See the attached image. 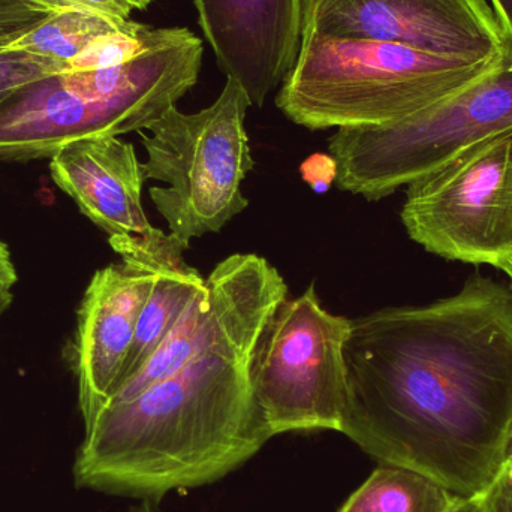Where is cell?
<instances>
[{"label":"cell","mask_w":512,"mask_h":512,"mask_svg":"<svg viewBox=\"0 0 512 512\" xmlns=\"http://www.w3.org/2000/svg\"><path fill=\"white\" fill-rule=\"evenodd\" d=\"M342 433L379 465L483 495L512 432V289L474 274L456 295L352 319Z\"/></svg>","instance_id":"1"},{"label":"cell","mask_w":512,"mask_h":512,"mask_svg":"<svg viewBox=\"0 0 512 512\" xmlns=\"http://www.w3.org/2000/svg\"><path fill=\"white\" fill-rule=\"evenodd\" d=\"M262 327L206 349L135 399L102 409L75 453L78 489L152 499L222 480L271 435L252 361Z\"/></svg>","instance_id":"2"},{"label":"cell","mask_w":512,"mask_h":512,"mask_svg":"<svg viewBox=\"0 0 512 512\" xmlns=\"http://www.w3.org/2000/svg\"><path fill=\"white\" fill-rule=\"evenodd\" d=\"M502 57L471 62L396 42L303 32L276 105L310 131L391 125L483 80Z\"/></svg>","instance_id":"3"},{"label":"cell","mask_w":512,"mask_h":512,"mask_svg":"<svg viewBox=\"0 0 512 512\" xmlns=\"http://www.w3.org/2000/svg\"><path fill=\"white\" fill-rule=\"evenodd\" d=\"M252 107L248 93L227 78L219 98L198 113L177 107L140 132L147 153L149 194L167 221L170 234L189 245L195 237L218 233L248 207L242 183L254 170L245 120Z\"/></svg>","instance_id":"4"},{"label":"cell","mask_w":512,"mask_h":512,"mask_svg":"<svg viewBox=\"0 0 512 512\" xmlns=\"http://www.w3.org/2000/svg\"><path fill=\"white\" fill-rule=\"evenodd\" d=\"M512 137V39L483 80L402 122L337 129L328 141L342 191L378 201L460 153Z\"/></svg>","instance_id":"5"},{"label":"cell","mask_w":512,"mask_h":512,"mask_svg":"<svg viewBox=\"0 0 512 512\" xmlns=\"http://www.w3.org/2000/svg\"><path fill=\"white\" fill-rule=\"evenodd\" d=\"M351 321L325 310L313 283L276 307L252 361V387L271 438L342 433L348 408L343 349Z\"/></svg>","instance_id":"6"},{"label":"cell","mask_w":512,"mask_h":512,"mask_svg":"<svg viewBox=\"0 0 512 512\" xmlns=\"http://www.w3.org/2000/svg\"><path fill=\"white\" fill-rule=\"evenodd\" d=\"M400 216L430 254L492 265L512 280V137L471 147L409 183Z\"/></svg>","instance_id":"7"},{"label":"cell","mask_w":512,"mask_h":512,"mask_svg":"<svg viewBox=\"0 0 512 512\" xmlns=\"http://www.w3.org/2000/svg\"><path fill=\"white\" fill-rule=\"evenodd\" d=\"M158 233L146 239L110 237L122 256L93 274L80 309L72 345V369L84 426L113 399L122 384L138 319L155 283L153 251L167 240Z\"/></svg>","instance_id":"8"},{"label":"cell","mask_w":512,"mask_h":512,"mask_svg":"<svg viewBox=\"0 0 512 512\" xmlns=\"http://www.w3.org/2000/svg\"><path fill=\"white\" fill-rule=\"evenodd\" d=\"M303 32L396 42L471 62L511 41L487 0H304Z\"/></svg>","instance_id":"9"},{"label":"cell","mask_w":512,"mask_h":512,"mask_svg":"<svg viewBox=\"0 0 512 512\" xmlns=\"http://www.w3.org/2000/svg\"><path fill=\"white\" fill-rule=\"evenodd\" d=\"M198 24L227 78L261 108L300 51L304 0H194Z\"/></svg>","instance_id":"10"},{"label":"cell","mask_w":512,"mask_h":512,"mask_svg":"<svg viewBox=\"0 0 512 512\" xmlns=\"http://www.w3.org/2000/svg\"><path fill=\"white\" fill-rule=\"evenodd\" d=\"M50 173L57 188L108 236L144 239L158 231L144 213L146 176L131 143L119 137L74 141L50 159Z\"/></svg>","instance_id":"11"},{"label":"cell","mask_w":512,"mask_h":512,"mask_svg":"<svg viewBox=\"0 0 512 512\" xmlns=\"http://www.w3.org/2000/svg\"><path fill=\"white\" fill-rule=\"evenodd\" d=\"M188 248L189 245L168 233L167 240L153 251L155 283L138 319L122 384L132 378L155 354L180 316L206 286V279L200 271L186 264L183 259Z\"/></svg>","instance_id":"12"},{"label":"cell","mask_w":512,"mask_h":512,"mask_svg":"<svg viewBox=\"0 0 512 512\" xmlns=\"http://www.w3.org/2000/svg\"><path fill=\"white\" fill-rule=\"evenodd\" d=\"M462 501L417 472L379 465L337 512H451Z\"/></svg>","instance_id":"13"},{"label":"cell","mask_w":512,"mask_h":512,"mask_svg":"<svg viewBox=\"0 0 512 512\" xmlns=\"http://www.w3.org/2000/svg\"><path fill=\"white\" fill-rule=\"evenodd\" d=\"M141 27L143 24L137 21L120 20L90 9L71 6L50 12L44 21L15 39L9 47L66 65L99 36L137 32Z\"/></svg>","instance_id":"14"},{"label":"cell","mask_w":512,"mask_h":512,"mask_svg":"<svg viewBox=\"0 0 512 512\" xmlns=\"http://www.w3.org/2000/svg\"><path fill=\"white\" fill-rule=\"evenodd\" d=\"M153 30L155 27L143 24L137 32H117L99 36L75 59L66 63L65 71H101L125 65L147 50L152 41Z\"/></svg>","instance_id":"15"},{"label":"cell","mask_w":512,"mask_h":512,"mask_svg":"<svg viewBox=\"0 0 512 512\" xmlns=\"http://www.w3.org/2000/svg\"><path fill=\"white\" fill-rule=\"evenodd\" d=\"M65 71V63L0 45V104L42 78Z\"/></svg>","instance_id":"16"},{"label":"cell","mask_w":512,"mask_h":512,"mask_svg":"<svg viewBox=\"0 0 512 512\" xmlns=\"http://www.w3.org/2000/svg\"><path fill=\"white\" fill-rule=\"evenodd\" d=\"M53 11L21 2V0H0V45H9Z\"/></svg>","instance_id":"17"},{"label":"cell","mask_w":512,"mask_h":512,"mask_svg":"<svg viewBox=\"0 0 512 512\" xmlns=\"http://www.w3.org/2000/svg\"><path fill=\"white\" fill-rule=\"evenodd\" d=\"M480 512H512V472L504 466L492 486L478 496Z\"/></svg>","instance_id":"18"},{"label":"cell","mask_w":512,"mask_h":512,"mask_svg":"<svg viewBox=\"0 0 512 512\" xmlns=\"http://www.w3.org/2000/svg\"><path fill=\"white\" fill-rule=\"evenodd\" d=\"M78 8L90 9L108 17L129 20L132 12L144 11L152 5L153 0H68Z\"/></svg>","instance_id":"19"},{"label":"cell","mask_w":512,"mask_h":512,"mask_svg":"<svg viewBox=\"0 0 512 512\" xmlns=\"http://www.w3.org/2000/svg\"><path fill=\"white\" fill-rule=\"evenodd\" d=\"M17 282V271L12 262L11 252L5 243L0 242V291H12Z\"/></svg>","instance_id":"20"},{"label":"cell","mask_w":512,"mask_h":512,"mask_svg":"<svg viewBox=\"0 0 512 512\" xmlns=\"http://www.w3.org/2000/svg\"><path fill=\"white\" fill-rule=\"evenodd\" d=\"M493 11L498 15L508 38L512 39V0H490Z\"/></svg>","instance_id":"21"},{"label":"cell","mask_w":512,"mask_h":512,"mask_svg":"<svg viewBox=\"0 0 512 512\" xmlns=\"http://www.w3.org/2000/svg\"><path fill=\"white\" fill-rule=\"evenodd\" d=\"M21 2L30 3L33 6L47 9V11H59L63 8H71V3L68 0H21Z\"/></svg>","instance_id":"22"},{"label":"cell","mask_w":512,"mask_h":512,"mask_svg":"<svg viewBox=\"0 0 512 512\" xmlns=\"http://www.w3.org/2000/svg\"><path fill=\"white\" fill-rule=\"evenodd\" d=\"M131 512H162L158 502L152 499H141L137 505L131 508Z\"/></svg>","instance_id":"23"},{"label":"cell","mask_w":512,"mask_h":512,"mask_svg":"<svg viewBox=\"0 0 512 512\" xmlns=\"http://www.w3.org/2000/svg\"><path fill=\"white\" fill-rule=\"evenodd\" d=\"M451 512H480V502H478V498L463 499Z\"/></svg>","instance_id":"24"},{"label":"cell","mask_w":512,"mask_h":512,"mask_svg":"<svg viewBox=\"0 0 512 512\" xmlns=\"http://www.w3.org/2000/svg\"><path fill=\"white\" fill-rule=\"evenodd\" d=\"M12 303L11 291H0V316L9 309Z\"/></svg>","instance_id":"25"},{"label":"cell","mask_w":512,"mask_h":512,"mask_svg":"<svg viewBox=\"0 0 512 512\" xmlns=\"http://www.w3.org/2000/svg\"><path fill=\"white\" fill-rule=\"evenodd\" d=\"M508 469L512 472V432H511V438H510V444H508V451H507V460H505V465Z\"/></svg>","instance_id":"26"},{"label":"cell","mask_w":512,"mask_h":512,"mask_svg":"<svg viewBox=\"0 0 512 512\" xmlns=\"http://www.w3.org/2000/svg\"><path fill=\"white\" fill-rule=\"evenodd\" d=\"M511 282H512V280H511Z\"/></svg>","instance_id":"27"}]
</instances>
